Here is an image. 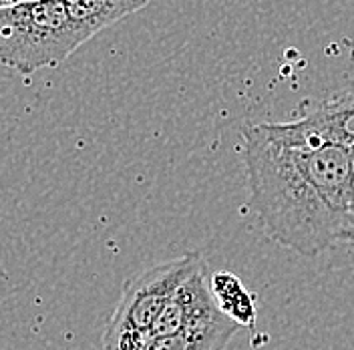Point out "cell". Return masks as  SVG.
I'll return each mask as SVG.
<instances>
[{"label": "cell", "mask_w": 354, "mask_h": 350, "mask_svg": "<svg viewBox=\"0 0 354 350\" xmlns=\"http://www.w3.org/2000/svg\"><path fill=\"white\" fill-rule=\"evenodd\" d=\"M250 205L266 234L314 258L338 241L354 194L351 145H302L276 137L266 123L243 129Z\"/></svg>", "instance_id": "1"}, {"label": "cell", "mask_w": 354, "mask_h": 350, "mask_svg": "<svg viewBox=\"0 0 354 350\" xmlns=\"http://www.w3.org/2000/svg\"><path fill=\"white\" fill-rule=\"evenodd\" d=\"M87 41L65 0H22L0 6V65L21 75L59 66Z\"/></svg>", "instance_id": "2"}, {"label": "cell", "mask_w": 354, "mask_h": 350, "mask_svg": "<svg viewBox=\"0 0 354 350\" xmlns=\"http://www.w3.org/2000/svg\"><path fill=\"white\" fill-rule=\"evenodd\" d=\"M203 262L198 252H185L129 280L103 332V350H139L151 334L155 318L171 292Z\"/></svg>", "instance_id": "3"}, {"label": "cell", "mask_w": 354, "mask_h": 350, "mask_svg": "<svg viewBox=\"0 0 354 350\" xmlns=\"http://www.w3.org/2000/svg\"><path fill=\"white\" fill-rule=\"evenodd\" d=\"M280 139L302 145H354V97L324 103L308 115L284 121L266 123Z\"/></svg>", "instance_id": "4"}, {"label": "cell", "mask_w": 354, "mask_h": 350, "mask_svg": "<svg viewBox=\"0 0 354 350\" xmlns=\"http://www.w3.org/2000/svg\"><path fill=\"white\" fill-rule=\"evenodd\" d=\"M238 324L227 316H220L209 322L192 324L171 334L149 336L139 350H225Z\"/></svg>", "instance_id": "5"}, {"label": "cell", "mask_w": 354, "mask_h": 350, "mask_svg": "<svg viewBox=\"0 0 354 350\" xmlns=\"http://www.w3.org/2000/svg\"><path fill=\"white\" fill-rule=\"evenodd\" d=\"M71 19L88 41L115 22L145 8L151 0H65Z\"/></svg>", "instance_id": "6"}, {"label": "cell", "mask_w": 354, "mask_h": 350, "mask_svg": "<svg viewBox=\"0 0 354 350\" xmlns=\"http://www.w3.org/2000/svg\"><path fill=\"white\" fill-rule=\"evenodd\" d=\"M209 292L221 312L240 329L256 326V298L243 288L242 280L232 272H216L207 278Z\"/></svg>", "instance_id": "7"}, {"label": "cell", "mask_w": 354, "mask_h": 350, "mask_svg": "<svg viewBox=\"0 0 354 350\" xmlns=\"http://www.w3.org/2000/svg\"><path fill=\"white\" fill-rule=\"evenodd\" d=\"M342 241H354V194L353 201H351V210H348V219L342 232Z\"/></svg>", "instance_id": "8"}, {"label": "cell", "mask_w": 354, "mask_h": 350, "mask_svg": "<svg viewBox=\"0 0 354 350\" xmlns=\"http://www.w3.org/2000/svg\"><path fill=\"white\" fill-rule=\"evenodd\" d=\"M17 2H22V0H0V6H8V4H17Z\"/></svg>", "instance_id": "9"}, {"label": "cell", "mask_w": 354, "mask_h": 350, "mask_svg": "<svg viewBox=\"0 0 354 350\" xmlns=\"http://www.w3.org/2000/svg\"><path fill=\"white\" fill-rule=\"evenodd\" d=\"M351 149H353V155H354V145H351Z\"/></svg>", "instance_id": "10"}]
</instances>
